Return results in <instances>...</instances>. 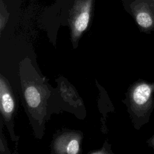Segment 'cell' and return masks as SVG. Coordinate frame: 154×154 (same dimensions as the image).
Instances as JSON below:
<instances>
[{
	"label": "cell",
	"instance_id": "1",
	"mask_svg": "<svg viewBox=\"0 0 154 154\" xmlns=\"http://www.w3.org/2000/svg\"><path fill=\"white\" fill-rule=\"evenodd\" d=\"M132 11L137 24L146 30L154 27V1L138 0L132 5Z\"/></svg>",
	"mask_w": 154,
	"mask_h": 154
},
{
	"label": "cell",
	"instance_id": "2",
	"mask_svg": "<svg viewBox=\"0 0 154 154\" xmlns=\"http://www.w3.org/2000/svg\"><path fill=\"white\" fill-rule=\"evenodd\" d=\"M92 0H76L73 8L72 28L74 35H80L87 27Z\"/></svg>",
	"mask_w": 154,
	"mask_h": 154
},
{
	"label": "cell",
	"instance_id": "3",
	"mask_svg": "<svg viewBox=\"0 0 154 154\" xmlns=\"http://www.w3.org/2000/svg\"><path fill=\"white\" fill-rule=\"evenodd\" d=\"M1 107L4 114L8 116L11 114L14 108V102L10 93L7 90V85L1 78L0 82Z\"/></svg>",
	"mask_w": 154,
	"mask_h": 154
},
{
	"label": "cell",
	"instance_id": "4",
	"mask_svg": "<svg viewBox=\"0 0 154 154\" xmlns=\"http://www.w3.org/2000/svg\"><path fill=\"white\" fill-rule=\"evenodd\" d=\"M25 97L27 104L31 108H36L40 103V94L34 86H29L26 88Z\"/></svg>",
	"mask_w": 154,
	"mask_h": 154
},
{
	"label": "cell",
	"instance_id": "5",
	"mask_svg": "<svg viewBox=\"0 0 154 154\" xmlns=\"http://www.w3.org/2000/svg\"><path fill=\"white\" fill-rule=\"evenodd\" d=\"M79 144L76 139H71L65 146V152L70 154H75L79 152Z\"/></svg>",
	"mask_w": 154,
	"mask_h": 154
},
{
	"label": "cell",
	"instance_id": "6",
	"mask_svg": "<svg viewBox=\"0 0 154 154\" xmlns=\"http://www.w3.org/2000/svg\"><path fill=\"white\" fill-rule=\"evenodd\" d=\"M148 143L150 146H152L153 148H154V135L149 139L148 141Z\"/></svg>",
	"mask_w": 154,
	"mask_h": 154
},
{
	"label": "cell",
	"instance_id": "7",
	"mask_svg": "<svg viewBox=\"0 0 154 154\" xmlns=\"http://www.w3.org/2000/svg\"><path fill=\"white\" fill-rule=\"evenodd\" d=\"M153 1H154V0H153Z\"/></svg>",
	"mask_w": 154,
	"mask_h": 154
}]
</instances>
